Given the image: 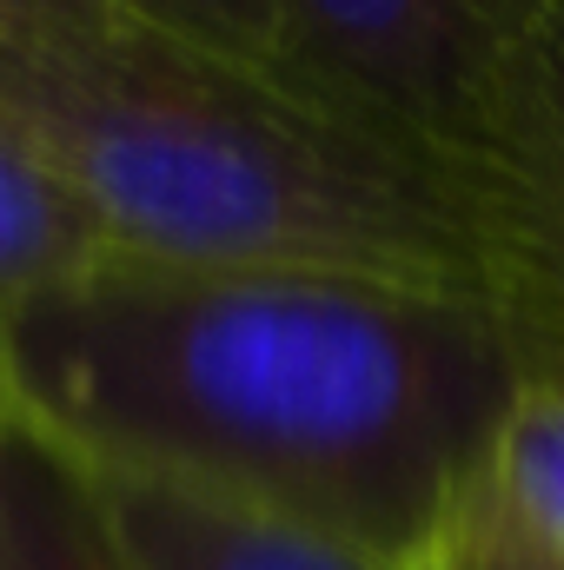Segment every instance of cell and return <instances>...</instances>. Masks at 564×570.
I'll return each instance as SVG.
<instances>
[{
	"mask_svg": "<svg viewBox=\"0 0 564 570\" xmlns=\"http://www.w3.org/2000/svg\"><path fill=\"white\" fill-rule=\"evenodd\" d=\"M114 13L107 0H0V40H40V33H74L87 20Z\"/></svg>",
	"mask_w": 564,
	"mask_h": 570,
	"instance_id": "11",
	"label": "cell"
},
{
	"mask_svg": "<svg viewBox=\"0 0 564 570\" xmlns=\"http://www.w3.org/2000/svg\"><path fill=\"white\" fill-rule=\"evenodd\" d=\"M471 173L492 219V298L532 372H564V0Z\"/></svg>",
	"mask_w": 564,
	"mask_h": 570,
	"instance_id": "4",
	"label": "cell"
},
{
	"mask_svg": "<svg viewBox=\"0 0 564 570\" xmlns=\"http://www.w3.org/2000/svg\"><path fill=\"white\" fill-rule=\"evenodd\" d=\"M532 379L492 298L100 253L0 325V405L94 471L186 484L406 570Z\"/></svg>",
	"mask_w": 564,
	"mask_h": 570,
	"instance_id": "1",
	"label": "cell"
},
{
	"mask_svg": "<svg viewBox=\"0 0 564 570\" xmlns=\"http://www.w3.org/2000/svg\"><path fill=\"white\" fill-rule=\"evenodd\" d=\"M0 120L67 173L114 253L498 292L478 173L273 60L100 13L74 33L0 40Z\"/></svg>",
	"mask_w": 564,
	"mask_h": 570,
	"instance_id": "2",
	"label": "cell"
},
{
	"mask_svg": "<svg viewBox=\"0 0 564 570\" xmlns=\"http://www.w3.org/2000/svg\"><path fill=\"white\" fill-rule=\"evenodd\" d=\"M492 484L538 538L564 551V372L525 379L492 458Z\"/></svg>",
	"mask_w": 564,
	"mask_h": 570,
	"instance_id": "8",
	"label": "cell"
},
{
	"mask_svg": "<svg viewBox=\"0 0 564 570\" xmlns=\"http://www.w3.org/2000/svg\"><path fill=\"white\" fill-rule=\"evenodd\" d=\"M100 253L114 246L67 173L0 120V325L60 279L87 273Z\"/></svg>",
	"mask_w": 564,
	"mask_h": 570,
	"instance_id": "7",
	"label": "cell"
},
{
	"mask_svg": "<svg viewBox=\"0 0 564 570\" xmlns=\"http://www.w3.org/2000/svg\"><path fill=\"white\" fill-rule=\"evenodd\" d=\"M552 13L558 0H273L285 73L465 173Z\"/></svg>",
	"mask_w": 564,
	"mask_h": 570,
	"instance_id": "3",
	"label": "cell"
},
{
	"mask_svg": "<svg viewBox=\"0 0 564 570\" xmlns=\"http://www.w3.org/2000/svg\"><path fill=\"white\" fill-rule=\"evenodd\" d=\"M0 570H140L94 471L0 405Z\"/></svg>",
	"mask_w": 564,
	"mask_h": 570,
	"instance_id": "6",
	"label": "cell"
},
{
	"mask_svg": "<svg viewBox=\"0 0 564 570\" xmlns=\"http://www.w3.org/2000/svg\"><path fill=\"white\" fill-rule=\"evenodd\" d=\"M107 7L153 27V33L186 40V47H213L233 60H273L280 67L273 0H107Z\"/></svg>",
	"mask_w": 564,
	"mask_h": 570,
	"instance_id": "10",
	"label": "cell"
},
{
	"mask_svg": "<svg viewBox=\"0 0 564 570\" xmlns=\"http://www.w3.org/2000/svg\"><path fill=\"white\" fill-rule=\"evenodd\" d=\"M406 570H564V551L538 538L485 478Z\"/></svg>",
	"mask_w": 564,
	"mask_h": 570,
	"instance_id": "9",
	"label": "cell"
},
{
	"mask_svg": "<svg viewBox=\"0 0 564 570\" xmlns=\"http://www.w3.org/2000/svg\"><path fill=\"white\" fill-rule=\"evenodd\" d=\"M94 484L140 570H386L305 524H285L186 484H159L134 471H94Z\"/></svg>",
	"mask_w": 564,
	"mask_h": 570,
	"instance_id": "5",
	"label": "cell"
}]
</instances>
